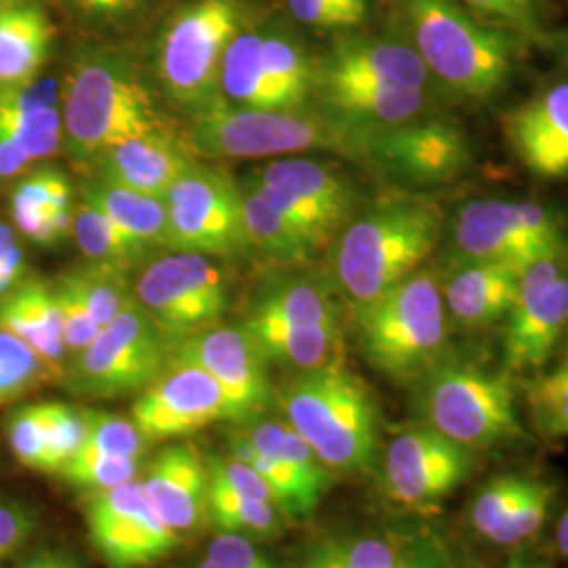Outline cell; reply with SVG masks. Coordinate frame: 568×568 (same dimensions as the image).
I'll list each match as a JSON object with an SVG mask.
<instances>
[{
	"instance_id": "16",
	"label": "cell",
	"mask_w": 568,
	"mask_h": 568,
	"mask_svg": "<svg viewBox=\"0 0 568 568\" xmlns=\"http://www.w3.org/2000/svg\"><path fill=\"white\" fill-rule=\"evenodd\" d=\"M506 318V365L514 371L544 365L568 325V276L558 260H539L523 270Z\"/></svg>"
},
{
	"instance_id": "25",
	"label": "cell",
	"mask_w": 568,
	"mask_h": 568,
	"mask_svg": "<svg viewBox=\"0 0 568 568\" xmlns=\"http://www.w3.org/2000/svg\"><path fill=\"white\" fill-rule=\"evenodd\" d=\"M0 326L32 347L63 379L68 349L63 342L61 310L53 284L23 278L0 297Z\"/></svg>"
},
{
	"instance_id": "48",
	"label": "cell",
	"mask_w": 568,
	"mask_h": 568,
	"mask_svg": "<svg viewBox=\"0 0 568 568\" xmlns=\"http://www.w3.org/2000/svg\"><path fill=\"white\" fill-rule=\"evenodd\" d=\"M39 528V514L13 497H0V568L26 548Z\"/></svg>"
},
{
	"instance_id": "20",
	"label": "cell",
	"mask_w": 568,
	"mask_h": 568,
	"mask_svg": "<svg viewBox=\"0 0 568 568\" xmlns=\"http://www.w3.org/2000/svg\"><path fill=\"white\" fill-rule=\"evenodd\" d=\"M142 487L161 520L178 535L206 518L209 467L190 445L164 447L145 469Z\"/></svg>"
},
{
	"instance_id": "28",
	"label": "cell",
	"mask_w": 568,
	"mask_h": 568,
	"mask_svg": "<svg viewBox=\"0 0 568 568\" xmlns=\"http://www.w3.org/2000/svg\"><path fill=\"white\" fill-rule=\"evenodd\" d=\"M244 331L264 354L267 365L291 366L300 373L342 363V326L288 325L248 316Z\"/></svg>"
},
{
	"instance_id": "45",
	"label": "cell",
	"mask_w": 568,
	"mask_h": 568,
	"mask_svg": "<svg viewBox=\"0 0 568 568\" xmlns=\"http://www.w3.org/2000/svg\"><path fill=\"white\" fill-rule=\"evenodd\" d=\"M138 471L140 459L133 457L79 455L61 467L60 474L72 487L100 493L135 480Z\"/></svg>"
},
{
	"instance_id": "17",
	"label": "cell",
	"mask_w": 568,
	"mask_h": 568,
	"mask_svg": "<svg viewBox=\"0 0 568 568\" xmlns=\"http://www.w3.org/2000/svg\"><path fill=\"white\" fill-rule=\"evenodd\" d=\"M368 143L382 163L410 182H450L469 164L466 138L448 122H403Z\"/></svg>"
},
{
	"instance_id": "50",
	"label": "cell",
	"mask_w": 568,
	"mask_h": 568,
	"mask_svg": "<svg viewBox=\"0 0 568 568\" xmlns=\"http://www.w3.org/2000/svg\"><path fill=\"white\" fill-rule=\"evenodd\" d=\"M209 483L241 493L244 497L276 506V497L264 478L253 467L236 457L209 459Z\"/></svg>"
},
{
	"instance_id": "1",
	"label": "cell",
	"mask_w": 568,
	"mask_h": 568,
	"mask_svg": "<svg viewBox=\"0 0 568 568\" xmlns=\"http://www.w3.org/2000/svg\"><path fill=\"white\" fill-rule=\"evenodd\" d=\"M278 403L286 424L328 469L363 474L375 466L379 410L365 382L344 363L300 373Z\"/></svg>"
},
{
	"instance_id": "21",
	"label": "cell",
	"mask_w": 568,
	"mask_h": 568,
	"mask_svg": "<svg viewBox=\"0 0 568 568\" xmlns=\"http://www.w3.org/2000/svg\"><path fill=\"white\" fill-rule=\"evenodd\" d=\"M427 74L413 47L379 39H345L323 61L321 89L339 84L424 89Z\"/></svg>"
},
{
	"instance_id": "15",
	"label": "cell",
	"mask_w": 568,
	"mask_h": 568,
	"mask_svg": "<svg viewBox=\"0 0 568 568\" xmlns=\"http://www.w3.org/2000/svg\"><path fill=\"white\" fill-rule=\"evenodd\" d=\"M131 415L145 440L182 438L215 422H232L224 389L206 371L185 363H169L140 392Z\"/></svg>"
},
{
	"instance_id": "40",
	"label": "cell",
	"mask_w": 568,
	"mask_h": 568,
	"mask_svg": "<svg viewBox=\"0 0 568 568\" xmlns=\"http://www.w3.org/2000/svg\"><path fill=\"white\" fill-rule=\"evenodd\" d=\"M264 63L284 110H300L312 91L314 79L302 49L283 37H267Z\"/></svg>"
},
{
	"instance_id": "46",
	"label": "cell",
	"mask_w": 568,
	"mask_h": 568,
	"mask_svg": "<svg viewBox=\"0 0 568 568\" xmlns=\"http://www.w3.org/2000/svg\"><path fill=\"white\" fill-rule=\"evenodd\" d=\"M42 417L49 445L51 474H60L61 467L77 457L84 440L82 410L63 403H42Z\"/></svg>"
},
{
	"instance_id": "26",
	"label": "cell",
	"mask_w": 568,
	"mask_h": 568,
	"mask_svg": "<svg viewBox=\"0 0 568 568\" xmlns=\"http://www.w3.org/2000/svg\"><path fill=\"white\" fill-rule=\"evenodd\" d=\"M525 267L467 262L450 276L443 297L453 318L464 326H485L508 316L518 297Z\"/></svg>"
},
{
	"instance_id": "27",
	"label": "cell",
	"mask_w": 568,
	"mask_h": 568,
	"mask_svg": "<svg viewBox=\"0 0 568 568\" xmlns=\"http://www.w3.org/2000/svg\"><path fill=\"white\" fill-rule=\"evenodd\" d=\"M53 23L34 2L0 4V87L34 81L53 44Z\"/></svg>"
},
{
	"instance_id": "31",
	"label": "cell",
	"mask_w": 568,
	"mask_h": 568,
	"mask_svg": "<svg viewBox=\"0 0 568 568\" xmlns=\"http://www.w3.org/2000/svg\"><path fill=\"white\" fill-rule=\"evenodd\" d=\"M326 105L344 121L375 126H396L413 121L424 108V89L339 84L323 87Z\"/></svg>"
},
{
	"instance_id": "37",
	"label": "cell",
	"mask_w": 568,
	"mask_h": 568,
	"mask_svg": "<svg viewBox=\"0 0 568 568\" xmlns=\"http://www.w3.org/2000/svg\"><path fill=\"white\" fill-rule=\"evenodd\" d=\"M72 232L81 246L82 255L91 262L122 265L129 270L131 264L148 255L138 244L129 241L121 230L84 196L74 215Z\"/></svg>"
},
{
	"instance_id": "6",
	"label": "cell",
	"mask_w": 568,
	"mask_h": 568,
	"mask_svg": "<svg viewBox=\"0 0 568 568\" xmlns=\"http://www.w3.org/2000/svg\"><path fill=\"white\" fill-rule=\"evenodd\" d=\"M417 406L427 427L469 450L525 436L508 375L445 358L417 382Z\"/></svg>"
},
{
	"instance_id": "51",
	"label": "cell",
	"mask_w": 568,
	"mask_h": 568,
	"mask_svg": "<svg viewBox=\"0 0 568 568\" xmlns=\"http://www.w3.org/2000/svg\"><path fill=\"white\" fill-rule=\"evenodd\" d=\"M474 9L488 20L497 21L516 32L535 37L541 28V4L539 0H453Z\"/></svg>"
},
{
	"instance_id": "39",
	"label": "cell",
	"mask_w": 568,
	"mask_h": 568,
	"mask_svg": "<svg viewBox=\"0 0 568 568\" xmlns=\"http://www.w3.org/2000/svg\"><path fill=\"white\" fill-rule=\"evenodd\" d=\"M206 518L217 530L234 535H274L278 530V518L272 504L244 497L241 493L211 483L206 497Z\"/></svg>"
},
{
	"instance_id": "3",
	"label": "cell",
	"mask_w": 568,
	"mask_h": 568,
	"mask_svg": "<svg viewBox=\"0 0 568 568\" xmlns=\"http://www.w3.org/2000/svg\"><path fill=\"white\" fill-rule=\"evenodd\" d=\"M443 215L426 201L379 204L347 225L335 253V274L356 305L368 304L405 281L434 251Z\"/></svg>"
},
{
	"instance_id": "58",
	"label": "cell",
	"mask_w": 568,
	"mask_h": 568,
	"mask_svg": "<svg viewBox=\"0 0 568 568\" xmlns=\"http://www.w3.org/2000/svg\"><path fill=\"white\" fill-rule=\"evenodd\" d=\"M556 544H558V549H560V554L568 558V509L562 514V518H560V523H558V530H556Z\"/></svg>"
},
{
	"instance_id": "32",
	"label": "cell",
	"mask_w": 568,
	"mask_h": 568,
	"mask_svg": "<svg viewBox=\"0 0 568 568\" xmlns=\"http://www.w3.org/2000/svg\"><path fill=\"white\" fill-rule=\"evenodd\" d=\"M220 89L236 105L253 110H284L265 72L264 37L239 34L225 49Z\"/></svg>"
},
{
	"instance_id": "41",
	"label": "cell",
	"mask_w": 568,
	"mask_h": 568,
	"mask_svg": "<svg viewBox=\"0 0 568 568\" xmlns=\"http://www.w3.org/2000/svg\"><path fill=\"white\" fill-rule=\"evenodd\" d=\"M84 440L79 455H100V457H133L140 459L145 450V438L133 419L121 415L84 408Z\"/></svg>"
},
{
	"instance_id": "18",
	"label": "cell",
	"mask_w": 568,
	"mask_h": 568,
	"mask_svg": "<svg viewBox=\"0 0 568 568\" xmlns=\"http://www.w3.org/2000/svg\"><path fill=\"white\" fill-rule=\"evenodd\" d=\"M506 138L528 171L544 180L568 178V82L516 105L506 121Z\"/></svg>"
},
{
	"instance_id": "54",
	"label": "cell",
	"mask_w": 568,
	"mask_h": 568,
	"mask_svg": "<svg viewBox=\"0 0 568 568\" xmlns=\"http://www.w3.org/2000/svg\"><path fill=\"white\" fill-rule=\"evenodd\" d=\"M13 568H84L81 562L63 549H34Z\"/></svg>"
},
{
	"instance_id": "33",
	"label": "cell",
	"mask_w": 568,
	"mask_h": 568,
	"mask_svg": "<svg viewBox=\"0 0 568 568\" xmlns=\"http://www.w3.org/2000/svg\"><path fill=\"white\" fill-rule=\"evenodd\" d=\"M243 211L248 244L265 257L295 264L304 262L318 248L304 230L278 213L253 185H248L246 192L243 190Z\"/></svg>"
},
{
	"instance_id": "43",
	"label": "cell",
	"mask_w": 568,
	"mask_h": 568,
	"mask_svg": "<svg viewBox=\"0 0 568 568\" xmlns=\"http://www.w3.org/2000/svg\"><path fill=\"white\" fill-rule=\"evenodd\" d=\"M528 478L530 476L504 474L488 480L487 485L476 493L469 508V520L478 535H483L488 541L495 537V532L523 497Z\"/></svg>"
},
{
	"instance_id": "19",
	"label": "cell",
	"mask_w": 568,
	"mask_h": 568,
	"mask_svg": "<svg viewBox=\"0 0 568 568\" xmlns=\"http://www.w3.org/2000/svg\"><path fill=\"white\" fill-rule=\"evenodd\" d=\"M455 243L469 262L527 267L549 260L528 234L520 203L476 201L459 211Z\"/></svg>"
},
{
	"instance_id": "30",
	"label": "cell",
	"mask_w": 568,
	"mask_h": 568,
	"mask_svg": "<svg viewBox=\"0 0 568 568\" xmlns=\"http://www.w3.org/2000/svg\"><path fill=\"white\" fill-rule=\"evenodd\" d=\"M84 199L95 204L122 234L145 253L169 248L166 204L114 183L98 182L84 187Z\"/></svg>"
},
{
	"instance_id": "59",
	"label": "cell",
	"mask_w": 568,
	"mask_h": 568,
	"mask_svg": "<svg viewBox=\"0 0 568 568\" xmlns=\"http://www.w3.org/2000/svg\"><path fill=\"white\" fill-rule=\"evenodd\" d=\"M335 2H342L347 7H356V9H365L366 11V0H335Z\"/></svg>"
},
{
	"instance_id": "60",
	"label": "cell",
	"mask_w": 568,
	"mask_h": 568,
	"mask_svg": "<svg viewBox=\"0 0 568 568\" xmlns=\"http://www.w3.org/2000/svg\"><path fill=\"white\" fill-rule=\"evenodd\" d=\"M506 568H546L541 567V565H535V562H511V565H508Z\"/></svg>"
},
{
	"instance_id": "22",
	"label": "cell",
	"mask_w": 568,
	"mask_h": 568,
	"mask_svg": "<svg viewBox=\"0 0 568 568\" xmlns=\"http://www.w3.org/2000/svg\"><path fill=\"white\" fill-rule=\"evenodd\" d=\"M100 180L164 201L192 159L175 133H154L119 143L98 159Z\"/></svg>"
},
{
	"instance_id": "57",
	"label": "cell",
	"mask_w": 568,
	"mask_h": 568,
	"mask_svg": "<svg viewBox=\"0 0 568 568\" xmlns=\"http://www.w3.org/2000/svg\"><path fill=\"white\" fill-rule=\"evenodd\" d=\"M413 568H459V565L450 548L440 539Z\"/></svg>"
},
{
	"instance_id": "2",
	"label": "cell",
	"mask_w": 568,
	"mask_h": 568,
	"mask_svg": "<svg viewBox=\"0 0 568 568\" xmlns=\"http://www.w3.org/2000/svg\"><path fill=\"white\" fill-rule=\"evenodd\" d=\"M63 143L79 163H98L114 145L173 133L152 91L121 61L84 60L65 79L61 98Z\"/></svg>"
},
{
	"instance_id": "4",
	"label": "cell",
	"mask_w": 568,
	"mask_h": 568,
	"mask_svg": "<svg viewBox=\"0 0 568 568\" xmlns=\"http://www.w3.org/2000/svg\"><path fill=\"white\" fill-rule=\"evenodd\" d=\"M356 328L366 361L389 379L417 382L445 358L447 316L443 288L429 272H413L368 304Z\"/></svg>"
},
{
	"instance_id": "10",
	"label": "cell",
	"mask_w": 568,
	"mask_h": 568,
	"mask_svg": "<svg viewBox=\"0 0 568 568\" xmlns=\"http://www.w3.org/2000/svg\"><path fill=\"white\" fill-rule=\"evenodd\" d=\"M169 248L206 257H232L251 248L243 190L222 171L192 163L164 196Z\"/></svg>"
},
{
	"instance_id": "13",
	"label": "cell",
	"mask_w": 568,
	"mask_h": 568,
	"mask_svg": "<svg viewBox=\"0 0 568 568\" xmlns=\"http://www.w3.org/2000/svg\"><path fill=\"white\" fill-rule=\"evenodd\" d=\"M169 363L206 371L224 389L232 422L262 415L272 403L267 361L243 326H213L169 345Z\"/></svg>"
},
{
	"instance_id": "7",
	"label": "cell",
	"mask_w": 568,
	"mask_h": 568,
	"mask_svg": "<svg viewBox=\"0 0 568 568\" xmlns=\"http://www.w3.org/2000/svg\"><path fill=\"white\" fill-rule=\"evenodd\" d=\"M190 148L204 159H276L337 148L333 124L304 110H253L224 93L192 110Z\"/></svg>"
},
{
	"instance_id": "55",
	"label": "cell",
	"mask_w": 568,
	"mask_h": 568,
	"mask_svg": "<svg viewBox=\"0 0 568 568\" xmlns=\"http://www.w3.org/2000/svg\"><path fill=\"white\" fill-rule=\"evenodd\" d=\"M32 163L30 156L18 143L0 133V180H9L20 175L21 171Z\"/></svg>"
},
{
	"instance_id": "29",
	"label": "cell",
	"mask_w": 568,
	"mask_h": 568,
	"mask_svg": "<svg viewBox=\"0 0 568 568\" xmlns=\"http://www.w3.org/2000/svg\"><path fill=\"white\" fill-rule=\"evenodd\" d=\"M257 182L307 204L333 232L344 224L354 204V194L339 175L307 159L270 163L260 173Z\"/></svg>"
},
{
	"instance_id": "42",
	"label": "cell",
	"mask_w": 568,
	"mask_h": 568,
	"mask_svg": "<svg viewBox=\"0 0 568 568\" xmlns=\"http://www.w3.org/2000/svg\"><path fill=\"white\" fill-rule=\"evenodd\" d=\"M4 438L21 466L51 474L42 403L21 405L4 415Z\"/></svg>"
},
{
	"instance_id": "56",
	"label": "cell",
	"mask_w": 568,
	"mask_h": 568,
	"mask_svg": "<svg viewBox=\"0 0 568 568\" xmlns=\"http://www.w3.org/2000/svg\"><path fill=\"white\" fill-rule=\"evenodd\" d=\"M74 7H79L84 13L93 16H114L133 9L142 0H70Z\"/></svg>"
},
{
	"instance_id": "5",
	"label": "cell",
	"mask_w": 568,
	"mask_h": 568,
	"mask_svg": "<svg viewBox=\"0 0 568 568\" xmlns=\"http://www.w3.org/2000/svg\"><path fill=\"white\" fill-rule=\"evenodd\" d=\"M415 51L427 72L450 91L487 100L511 72L508 34L483 26L453 0H405Z\"/></svg>"
},
{
	"instance_id": "49",
	"label": "cell",
	"mask_w": 568,
	"mask_h": 568,
	"mask_svg": "<svg viewBox=\"0 0 568 568\" xmlns=\"http://www.w3.org/2000/svg\"><path fill=\"white\" fill-rule=\"evenodd\" d=\"M55 297L61 310V323H63V342L68 354H79L87 345L91 344L100 328L98 321L91 316L87 305L82 304L81 297L65 283L53 284Z\"/></svg>"
},
{
	"instance_id": "38",
	"label": "cell",
	"mask_w": 568,
	"mask_h": 568,
	"mask_svg": "<svg viewBox=\"0 0 568 568\" xmlns=\"http://www.w3.org/2000/svg\"><path fill=\"white\" fill-rule=\"evenodd\" d=\"M51 382H60L41 356L0 326V408Z\"/></svg>"
},
{
	"instance_id": "11",
	"label": "cell",
	"mask_w": 568,
	"mask_h": 568,
	"mask_svg": "<svg viewBox=\"0 0 568 568\" xmlns=\"http://www.w3.org/2000/svg\"><path fill=\"white\" fill-rule=\"evenodd\" d=\"M133 297L171 345L220 325L227 286L222 270L206 255L175 251L143 270Z\"/></svg>"
},
{
	"instance_id": "52",
	"label": "cell",
	"mask_w": 568,
	"mask_h": 568,
	"mask_svg": "<svg viewBox=\"0 0 568 568\" xmlns=\"http://www.w3.org/2000/svg\"><path fill=\"white\" fill-rule=\"evenodd\" d=\"M291 13L314 28H354L365 20V9L347 7L335 0H288Z\"/></svg>"
},
{
	"instance_id": "14",
	"label": "cell",
	"mask_w": 568,
	"mask_h": 568,
	"mask_svg": "<svg viewBox=\"0 0 568 568\" xmlns=\"http://www.w3.org/2000/svg\"><path fill=\"white\" fill-rule=\"evenodd\" d=\"M474 467V450L432 427H413L387 445V493L408 508H432L462 487Z\"/></svg>"
},
{
	"instance_id": "23",
	"label": "cell",
	"mask_w": 568,
	"mask_h": 568,
	"mask_svg": "<svg viewBox=\"0 0 568 568\" xmlns=\"http://www.w3.org/2000/svg\"><path fill=\"white\" fill-rule=\"evenodd\" d=\"M0 133L18 143L30 161L53 156L63 143L58 82L37 77L0 87Z\"/></svg>"
},
{
	"instance_id": "61",
	"label": "cell",
	"mask_w": 568,
	"mask_h": 568,
	"mask_svg": "<svg viewBox=\"0 0 568 568\" xmlns=\"http://www.w3.org/2000/svg\"><path fill=\"white\" fill-rule=\"evenodd\" d=\"M201 568H225V567H222V565H217V562H211V560H206V558H204L203 565H201Z\"/></svg>"
},
{
	"instance_id": "9",
	"label": "cell",
	"mask_w": 568,
	"mask_h": 568,
	"mask_svg": "<svg viewBox=\"0 0 568 568\" xmlns=\"http://www.w3.org/2000/svg\"><path fill=\"white\" fill-rule=\"evenodd\" d=\"M232 0H199L185 7L164 32L159 74L166 93L190 110L220 95L225 49L239 32Z\"/></svg>"
},
{
	"instance_id": "62",
	"label": "cell",
	"mask_w": 568,
	"mask_h": 568,
	"mask_svg": "<svg viewBox=\"0 0 568 568\" xmlns=\"http://www.w3.org/2000/svg\"><path fill=\"white\" fill-rule=\"evenodd\" d=\"M4 2H13V0H0V4H4Z\"/></svg>"
},
{
	"instance_id": "8",
	"label": "cell",
	"mask_w": 568,
	"mask_h": 568,
	"mask_svg": "<svg viewBox=\"0 0 568 568\" xmlns=\"http://www.w3.org/2000/svg\"><path fill=\"white\" fill-rule=\"evenodd\" d=\"M166 365L169 342L163 331L133 300L72 356L63 379L74 394L103 400L140 394L163 375Z\"/></svg>"
},
{
	"instance_id": "35",
	"label": "cell",
	"mask_w": 568,
	"mask_h": 568,
	"mask_svg": "<svg viewBox=\"0 0 568 568\" xmlns=\"http://www.w3.org/2000/svg\"><path fill=\"white\" fill-rule=\"evenodd\" d=\"M60 281L81 297L100 326L112 323L135 300L129 286V270L122 265L87 260V264L63 274Z\"/></svg>"
},
{
	"instance_id": "53",
	"label": "cell",
	"mask_w": 568,
	"mask_h": 568,
	"mask_svg": "<svg viewBox=\"0 0 568 568\" xmlns=\"http://www.w3.org/2000/svg\"><path fill=\"white\" fill-rule=\"evenodd\" d=\"M206 560L225 568H278L244 537L234 532H222L206 548Z\"/></svg>"
},
{
	"instance_id": "34",
	"label": "cell",
	"mask_w": 568,
	"mask_h": 568,
	"mask_svg": "<svg viewBox=\"0 0 568 568\" xmlns=\"http://www.w3.org/2000/svg\"><path fill=\"white\" fill-rule=\"evenodd\" d=\"M248 316L281 321L288 325L339 326L337 307L321 284L286 281L264 288Z\"/></svg>"
},
{
	"instance_id": "36",
	"label": "cell",
	"mask_w": 568,
	"mask_h": 568,
	"mask_svg": "<svg viewBox=\"0 0 568 568\" xmlns=\"http://www.w3.org/2000/svg\"><path fill=\"white\" fill-rule=\"evenodd\" d=\"M68 209H72V187L55 169H41L21 180L11 196L13 222L30 241L39 236L47 220Z\"/></svg>"
},
{
	"instance_id": "44",
	"label": "cell",
	"mask_w": 568,
	"mask_h": 568,
	"mask_svg": "<svg viewBox=\"0 0 568 568\" xmlns=\"http://www.w3.org/2000/svg\"><path fill=\"white\" fill-rule=\"evenodd\" d=\"M554 497L556 493L551 485L537 478H528L523 497L490 541L497 546H520L532 539L546 525Z\"/></svg>"
},
{
	"instance_id": "47",
	"label": "cell",
	"mask_w": 568,
	"mask_h": 568,
	"mask_svg": "<svg viewBox=\"0 0 568 568\" xmlns=\"http://www.w3.org/2000/svg\"><path fill=\"white\" fill-rule=\"evenodd\" d=\"M528 400L539 426L551 436L568 438V356L528 389Z\"/></svg>"
},
{
	"instance_id": "24",
	"label": "cell",
	"mask_w": 568,
	"mask_h": 568,
	"mask_svg": "<svg viewBox=\"0 0 568 568\" xmlns=\"http://www.w3.org/2000/svg\"><path fill=\"white\" fill-rule=\"evenodd\" d=\"M440 539L427 528L333 535L312 546L302 568H413Z\"/></svg>"
},
{
	"instance_id": "12",
	"label": "cell",
	"mask_w": 568,
	"mask_h": 568,
	"mask_svg": "<svg viewBox=\"0 0 568 568\" xmlns=\"http://www.w3.org/2000/svg\"><path fill=\"white\" fill-rule=\"evenodd\" d=\"M84 518L93 548L110 567H148L178 546V532L164 525L138 480L93 493Z\"/></svg>"
}]
</instances>
